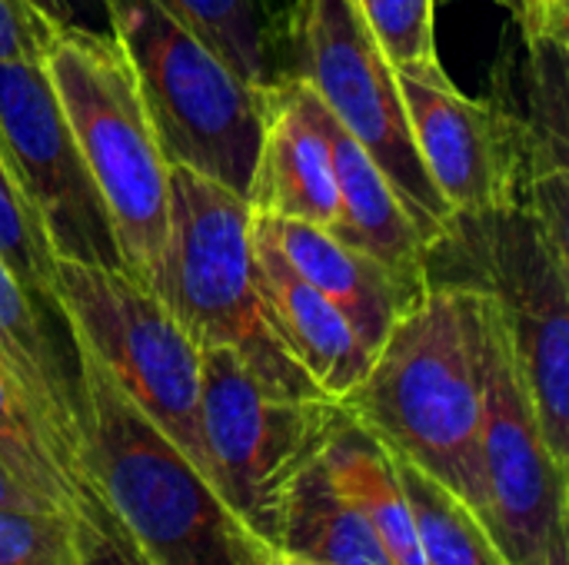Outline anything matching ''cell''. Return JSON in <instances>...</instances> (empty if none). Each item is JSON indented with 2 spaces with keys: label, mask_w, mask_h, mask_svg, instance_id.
I'll use <instances>...</instances> for the list:
<instances>
[{
  "label": "cell",
  "mask_w": 569,
  "mask_h": 565,
  "mask_svg": "<svg viewBox=\"0 0 569 565\" xmlns=\"http://www.w3.org/2000/svg\"><path fill=\"white\" fill-rule=\"evenodd\" d=\"M483 320L480 290L427 283L377 350L363 383L340 403L397 460L447 486L477 516L483 509Z\"/></svg>",
  "instance_id": "obj_1"
},
{
  "label": "cell",
  "mask_w": 569,
  "mask_h": 565,
  "mask_svg": "<svg viewBox=\"0 0 569 565\" xmlns=\"http://www.w3.org/2000/svg\"><path fill=\"white\" fill-rule=\"evenodd\" d=\"M80 480L150 565H280L207 476L80 346Z\"/></svg>",
  "instance_id": "obj_2"
},
{
  "label": "cell",
  "mask_w": 569,
  "mask_h": 565,
  "mask_svg": "<svg viewBox=\"0 0 569 565\" xmlns=\"http://www.w3.org/2000/svg\"><path fill=\"white\" fill-rule=\"evenodd\" d=\"M423 273L490 300L543 440L569 470V250L523 203L453 213L427 246Z\"/></svg>",
  "instance_id": "obj_3"
},
{
  "label": "cell",
  "mask_w": 569,
  "mask_h": 565,
  "mask_svg": "<svg viewBox=\"0 0 569 565\" xmlns=\"http://www.w3.org/2000/svg\"><path fill=\"white\" fill-rule=\"evenodd\" d=\"M43 70L107 206L120 260L153 283L170 226V160L113 33L53 30Z\"/></svg>",
  "instance_id": "obj_4"
},
{
  "label": "cell",
  "mask_w": 569,
  "mask_h": 565,
  "mask_svg": "<svg viewBox=\"0 0 569 565\" xmlns=\"http://www.w3.org/2000/svg\"><path fill=\"white\" fill-rule=\"evenodd\" d=\"M150 290L197 346H230L277 390L323 396L277 340L253 253V206L237 190L170 163V226Z\"/></svg>",
  "instance_id": "obj_5"
},
{
  "label": "cell",
  "mask_w": 569,
  "mask_h": 565,
  "mask_svg": "<svg viewBox=\"0 0 569 565\" xmlns=\"http://www.w3.org/2000/svg\"><path fill=\"white\" fill-rule=\"evenodd\" d=\"M103 7L163 157L250 196L270 90L240 80L157 0H103Z\"/></svg>",
  "instance_id": "obj_6"
},
{
  "label": "cell",
  "mask_w": 569,
  "mask_h": 565,
  "mask_svg": "<svg viewBox=\"0 0 569 565\" xmlns=\"http://www.w3.org/2000/svg\"><path fill=\"white\" fill-rule=\"evenodd\" d=\"M343 406L260 380L230 346H200V443L207 480L237 519L280 553L283 506L340 423Z\"/></svg>",
  "instance_id": "obj_7"
},
{
  "label": "cell",
  "mask_w": 569,
  "mask_h": 565,
  "mask_svg": "<svg viewBox=\"0 0 569 565\" xmlns=\"http://www.w3.org/2000/svg\"><path fill=\"white\" fill-rule=\"evenodd\" d=\"M53 296L73 346L207 476L200 443V346L167 303L127 270L57 260ZM210 483V480H207Z\"/></svg>",
  "instance_id": "obj_8"
},
{
  "label": "cell",
  "mask_w": 569,
  "mask_h": 565,
  "mask_svg": "<svg viewBox=\"0 0 569 565\" xmlns=\"http://www.w3.org/2000/svg\"><path fill=\"white\" fill-rule=\"evenodd\" d=\"M287 80L310 87L370 153L430 246L447 230L453 210L423 170L397 70L370 40L350 0H290Z\"/></svg>",
  "instance_id": "obj_9"
},
{
  "label": "cell",
  "mask_w": 569,
  "mask_h": 565,
  "mask_svg": "<svg viewBox=\"0 0 569 565\" xmlns=\"http://www.w3.org/2000/svg\"><path fill=\"white\" fill-rule=\"evenodd\" d=\"M0 157L57 260L127 270L43 60H0Z\"/></svg>",
  "instance_id": "obj_10"
},
{
  "label": "cell",
  "mask_w": 569,
  "mask_h": 565,
  "mask_svg": "<svg viewBox=\"0 0 569 565\" xmlns=\"http://www.w3.org/2000/svg\"><path fill=\"white\" fill-rule=\"evenodd\" d=\"M480 523L507 565H543L553 523L569 513L563 470L537 423L503 326L487 300L483 420H480Z\"/></svg>",
  "instance_id": "obj_11"
},
{
  "label": "cell",
  "mask_w": 569,
  "mask_h": 565,
  "mask_svg": "<svg viewBox=\"0 0 569 565\" xmlns=\"http://www.w3.org/2000/svg\"><path fill=\"white\" fill-rule=\"evenodd\" d=\"M410 133L427 176L453 213H487L523 203L530 150L523 120L463 97L450 77L397 73Z\"/></svg>",
  "instance_id": "obj_12"
},
{
  "label": "cell",
  "mask_w": 569,
  "mask_h": 565,
  "mask_svg": "<svg viewBox=\"0 0 569 565\" xmlns=\"http://www.w3.org/2000/svg\"><path fill=\"white\" fill-rule=\"evenodd\" d=\"M67 323L47 313L17 273L0 260V363L20 390L37 430L63 476L80 480V370L77 350L63 346Z\"/></svg>",
  "instance_id": "obj_13"
},
{
  "label": "cell",
  "mask_w": 569,
  "mask_h": 565,
  "mask_svg": "<svg viewBox=\"0 0 569 565\" xmlns=\"http://www.w3.org/2000/svg\"><path fill=\"white\" fill-rule=\"evenodd\" d=\"M253 230L273 243V250L303 283H310L327 303L343 313V320L373 356L390 330L400 323V316L427 290V280L390 270L387 263L343 243L323 226L253 210Z\"/></svg>",
  "instance_id": "obj_14"
},
{
  "label": "cell",
  "mask_w": 569,
  "mask_h": 565,
  "mask_svg": "<svg viewBox=\"0 0 569 565\" xmlns=\"http://www.w3.org/2000/svg\"><path fill=\"white\" fill-rule=\"evenodd\" d=\"M247 200L257 213L323 230H333L340 220L337 173L317 123L313 93L300 80H283L270 90V120Z\"/></svg>",
  "instance_id": "obj_15"
},
{
  "label": "cell",
  "mask_w": 569,
  "mask_h": 565,
  "mask_svg": "<svg viewBox=\"0 0 569 565\" xmlns=\"http://www.w3.org/2000/svg\"><path fill=\"white\" fill-rule=\"evenodd\" d=\"M257 253V286L270 316V326L290 360L307 373V380L333 403H343L367 376L373 353L343 320V313L327 303L310 283H303L290 263L253 230Z\"/></svg>",
  "instance_id": "obj_16"
},
{
  "label": "cell",
  "mask_w": 569,
  "mask_h": 565,
  "mask_svg": "<svg viewBox=\"0 0 569 565\" xmlns=\"http://www.w3.org/2000/svg\"><path fill=\"white\" fill-rule=\"evenodd\" d=\"M313 110L330 150V163L337 173V196H340V220L330 233L403 276L427 280L423 273L427 243L410 210L403 206L400 193L383 176V170L370 160V153L333 120V113L320 103L317 93H313Z\"/></svg>",
  "instance_id": "obj_17"
},
{
  "label": "cell",
  "mask_w": 569,
  "mask_h": 565,
  "mask_svg": "<svg viewBox=\"0 0 569 565\" xmlns=\"http://www.w3.org/2000/svg\"><path fill=\"white\" fill-rule=\"evenodd\" d=\"M320 460L337 490L367 516L393 565H423L413 513L393 453L347 416Z\"/></svg>",
  "instance_id": "obj_18"
},
{
  "label": "cell",
  "mask_w": 569,
  "mask_h": 565,
  "mask_svg": "<svg viewBox=\"0 0 569 565\" xmlns=\"http://www.w3.org/2000/svg\"><path fill=\"white\" fill-rule=\"evenodd\" d=\"M240 80L273 90L287 80L290 0H157Z\"/></svg>",
  "instance_id": "obj_19"
},
{
  "label": "cell",
  "mask_w": 569,
  "mask_h": 565,
  "mask_svg": "<svg viewBox=\"0 0 569 565\" xmlns=\"http://www.w3.org/2000/svg\"><path fill=\"white\" fill-rule=\"evenodd\" d=\"M280 556L313 565H393L367 516L330 480L323 460L307 466L287 496Z\"/></svg>",
  "instance_id": "obj_20"
},
{
  "label": "cell",
  "mask_w": 569,
  "mask_h": 565,
  "mask_svg": "<svg viewBox=\"0 0 569 565\" xmlns=\"http://www.w3.org/2000/svg\"><path fill=\"white\" fill-rule=\"evenodd\" d=\"M397 460V456H393ZM423 565H507L480 516L447 486L397 460Z\"/></svg>",
  "instance_id": "obj_21"
},
{
  "label": "cell",
  "mask_w": 569,
  "mask_h": 565,
  "mask_svg": "<svg viewBox=\"0 0 569 565\" xmlns=\"http://www.w3.org/2000/svg\"><path fill=\"white\" fill-rule=\"evenodd\" d=\"M530 50V117L523 120L530 150L527 193L537 186H569L567 180V37H523ZM523 193V196H527Z\"/></svg>",
  "instance_id": "obj_22"
},
{
  "label": "cell",
  "mask_w": 569,
  "mask_h": 565,
  "mask_svg": "<svg viewBox=\"0 0 569 565\" xmlns=\"http://www.w3.org/2000/svg\"><path fill=\"white\" fill-rule=\"evenodd\" d=\"M0 460L33 496H40L53 509L73 513L80 490L57 466L53 453L47 450L37 430V420L30 416L3 363H0Z\"/></svg>",
  "instance_id": "obj_23"
},
{
  "label": "cell",
  "mask_w": 569,
  "mask_h": 565,
  "mask_svg": "<svg viewBox=\"0 0 569 565\" xmlns=\"http://www.w3.org/2000/svg\"><path fill=\"white\" fill-rule=\"evenodd\" d=\"M387 63L407 77H447L437 57L433 0H350Z\"/></svg>",
  "instance_id": "obj_24"
},
{
  "label": "cell",
  "mask_w": 569,
  "mask_h": 565,
  "mask_svg": "<svg viewBox=\"0 0 569 565\" xmlns=\"http://www.w3.org/2000/svg\"><path fill=\"white\" fill-rule=\"evenodd\" d=\"M0 260L17 273V280L33 293V300L47 313L63 320V313L57 306V296H53L57 256L47 246V236H43L37 216L23 203L3 157H0Z\"/></svg>",
  "instance_id": "obj_25"
},
{
  "label": "cell",
  "mask_w": 569,
  "mask_h": 565,
  "mask_svg": "<svg viewBox=\"0 0 569 565\" xmlns=\"http://www.w3.org/2000/svg\"><path fill=\"white\" fill-rule=\"evenodd\" d=\"M0 565H83L73 513L0 506Z\"/></svg>",
  "instance_id": "obj_26"
},
{
  "label": "cell",
  "mask_w": 569,
  "mask_h": 565,
  "mask_svg": "<svg viewBox=\"0 0 569 565\" xmlns=\"http://www.w3.org/2000/svg\"><path fill=\"white\" fill-rule=\"evenodd\" d=\"M73 523L83 565H150L127 536V529L117 523V516L107 509V503L87 483L73 506Z\"/></svg>",
  "instance_id": "obj_27"
},
{
  "label": "cell",
  "mask_w": 569,
  "mask_h": 565,
  "mask_svg": "<svg viewBox=\"0 0 569 565\" xmlns=\"http://www.w3.org/2000/svg\"><path fill=\"white\" fill-rule=\"evenodd\" d=\"M53 27L30 0H0V60H43Z\"/></svg>",
  "instance_id": "obj_28"
},
{
  "label": "cell",
  "mask_w": 569,
  "mask_h": 565,
  "mask_svg": "<svg viewBox=\"0 0 569 565\" xmlns=\"http://www.w3.org/2000/svg\"><path fill=\"white\" fill-rule=\"evenodd\" d=\"M30 7L53 30H90L110 33V17L103 0H30Z\"/></svg>",
  "instance_id": "obj_29"
},
{
  "label": "cell",
  "mask_w": 569,
  "mask_h": 565,
  "mask_svg": "<svg viewBox=\"0 0 569 565\" xmlns=\"http://www.w3.org/2000/svg\"><path fill=\"white\" fill-rule=\"evenodd\" d=\"M0 506H10V509H50V513H63V509H53L50 503H43L40 496H33V493L7 470L3 460H0Z\"/></svg>",
  "instance_id": "obj_30"
},
{
  "label": "cell",
  "mask_w": 569,
  "mask_h": 565,
  "mask_svg": "<svg viewBox=\"0 0 569 565\" xmlns=\"http://www.w3.org/2000/svg\"><path fill=\"white\" fill-rule=\"evenodd\" d=\"M280 565H313V563H303V559H290V556H280Z\"/></svg>",
  "instance_id": "obj_31"
},
{
  "label": "cell",
  "mask_w": 569,
  "mask_h": 565,
  "mask_svg": "<svg viewBox=\"0 0 569 565\" xmlns=\"http://www.w3.org/2000/svg\"><path fill=\"white\" fill-rule=\"evenodd\" d=\"M527 3H530V0H510V7H513V10H517V13H520V10H523V7H527Z\"/></svg>",
  "instance_id": "obj_32"
}]
</instances>
